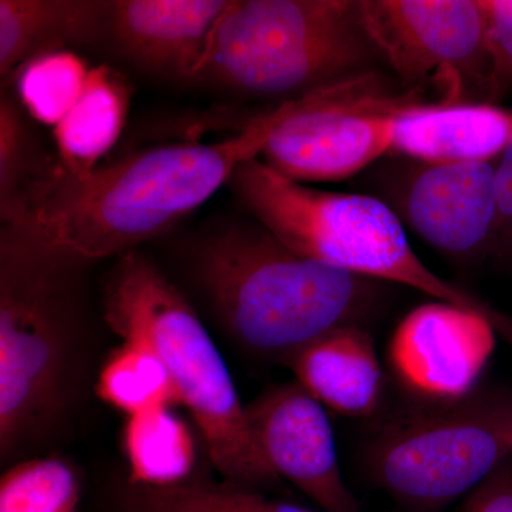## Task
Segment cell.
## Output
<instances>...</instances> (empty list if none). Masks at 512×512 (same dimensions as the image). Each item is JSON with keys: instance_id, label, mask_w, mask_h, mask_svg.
<instances>
[{"instance_id": "obj_1", "label": "cell", "mask_w": 512, "mask_h": 512, "mask_svg": "<svg viewBox=\"0 0 512 512\" xmlns=\"http://www.w3.org/2000/svg\"><path fill=\"white\" fill-rule=\"evenodd\" d=\"M278 117L274 109L217 143L147 148L83 175L45 167L10 224L86 264L126 255L211 200L239 164L259 158Z\"/></svg>"}, {"instance_id": "obj_2", "label": "cell", "mask_w": 512, "mask_h": 512, "mask_svg": "<svg viewBox=\"0 0 512 512\" xmlns=\"http://www.w3.org/2000/svg\"><path fill=\"white\" fill-rule=\"evenodd\" d=\"M195 271L235 340L279 362L330 330L360 325L375 295L370 279L299 254L254 218L211 229Z\"/></svg>"}, {"instance_id": "obj_3", "label": "cell", "mask_w": 512, "mask_h": 512, "mask_svg": "<svg viewBox=\"0 0 512 512\" xmlns=\"http://www.w3.org/2000/svg\"><path fill=\"white\" fill-rule=\"evenodd\" d=\"M103 315L119 338L144 343L160 357L222 481L261 491L282 483L256 447L247 406L220 350L153 262L136 251L120 256L104 288Z\"/></svg>"}, {"instance_id": "obj_4", "label": "cell", "mask_w": 512, "mask_h": 512, "mask_svg": "<svg viewBox=\"0 0 512 512\" xmlns=\"http://www.w3.org/2000/svg\"><path fill=\"white\" fill-rule=\"evenodd\" d=\"M86 262L49 247L25 228L0 234V454L40 439L72 396L77 345L74 272Z\"/></svg>"}, {"instance_id": "obj_5", "label": "cell", "mask_w": 512, "mask_h": 512, "mask_svg": "<svg viewBox=\"0 0 512 512\" xmlns=\"http://www.w3.org/2000/svg\"><path fill=\"white\" fill-rule=\"evenodd\" d=\"M228 185L255 221L299 254L480 313L512 345V318L434 274L413 251L403 222L375 195L316 190L259 158L239 164Z\"/></svg>"}, {"instance_id": "obj_6", "label": "cell", "mask_w": 512, "mask_h": 512, "mask_svg": "<svg viewBox=\"0 0 512 512\" xmlns=\"http://www.w3.org/2000/svg\"><path fill=\"white\" fill-rule=\"evenodd\" d=\"M383 62L353 0H229L192 83L296 99Z\"/></svg>"}, {"instance_id": "obj_7", "label": "cell", "mask_w": 512, "mask_h": 512, "mask_svg": "<svg viewBox=\"0 0 512 512\" xmlns=\"http://www.w3.org/2000/svg\"><path fill=\"white\" fill-rule=\"evenodd\" d=\"M512 393L477 389L384 421L365 448L372 480L396 500L436 510L476 490L511 454Z\"/></svg>"}, {"instance_id": "obj_8", "label": "cell", "mask_w": 512, "mask_h": 512, "mask_svg": "<svg viewBox=\"0 0 512 512\" xmlns=\"http://www.w3.org/2000/svg\"><path fill=\"white\" fill-rule=\"evenodd\" d=\"M417 103L419 89L394 93L377 70L320 87L279 103L259 160L298 183L346 180L390 154L397 114Z\"/></svg>"}, {"instance_id": "obj_9", "label": "cell", "mask_w": 512, "mask_h": 512, "mask_svg": "<svg viewBox=\"0 0 512 512\" xmlns=\"http://www.w3.org/2000/svg\"><path fill=\"white\" fill-rule=\"evenodd\" d=\"M383 63L410 90L436 73L451 103H493L484 0H360Z\"/></svg>"}, {"instance_id": "obj_10", "label": "cell", "mask_w": 512, "mask_h": 512, "mask_svg": "<svg viewBox=\"0 0 512 512\" xmlns=\"http://www.w3.org/2000/svg\"><path fill=\"white\" fill-rule=\"evenodd\" d=\"M383 165L376 178L377 198L426 244L458 262L494 255V161L426 163L402 157Z\"/></svg>"}, {"instance_id": "obj_11", "label": "cell", "mask_w": 512, "mask_h": 512, "mask_svg": "<svg viewBox=\"0 0 512 512\" xmlns=\"http://www.w3.org/2000/svg\"><path fill=\"white\" fill-rule=\"evenodd\" d=\"M497 336L480 313L447 302L424 303L394 330L390 369L421 402H457L478 389Z\"/></svg>"}, {"instance_id": "obj_12", "label": "cell", "mask_w": 512, "mask_h": 512, "mask_svg": "<svg viewBox=\"0 0 512 512\" xmlns=\"http://www.w3.org/2000/svg\"><path fill=\"white\" fill-rule=\"evenodd\" d=\"M256 447L266 466L320 510L359 512L343 480L338 448L325 407L298 382L272 387L247 404Z\"/></svg>"}, {"instance_id": "obj_13", "label": "cell", "mask_w": 512, "mask_h": 512, "mask_svg": "<svg viewBox=\"0 0 512 512\" xmlns=\"http://www.w3.org/2000/svg\"><path fill=\"white\" fill-rule=\"evenodd\" d=\"M229 0H110L106 40L141 72L192 83Z\"/></svg>"}, {"instance_id": "obj_14", "label": "cell", "mask_w": 512, "mask_h": 512, "mask_svg": "<svg viewBox=\"0 0 512 512\" xmlns=\"http://www.w3.org/2000/svg\"><path fill=\"white\" fill-rule=\"evenodd\" d=\"M512 144V111L493 103H417L394 120V156L426 163L498 160Z\"/></svg>"}, {"instance_id": "obj_15", "label": "cell", "mask_w": 512, "mask_h": 512, "mask_svg": "<svg viewBox=\"0 0 512 512\" xmlns=\"http://www.w3.org/2000/svg\"><path fill=\"white\" fill-rule=\"evenodd\" d=\"M325 409L372 416L383 394V373L372 336L360 325L333 329L282 360Z\"/></svg>"}, {"instance_id": "obj_16", "label": "cell", "mask_w": 512, "mask_h": 512, "mask_svg": "<svg viewBox=\"0 0 512 512\" xmlns=\"http://www.w3.org/2000/svg\"><path fill=\"white\" fill-rule=\"evenodd\" d=\"M107 0H0V74L43 53L106 40Z\"/></svg>"}, {"instance_id": "obj_17", "label": "cell", "mask_w": 512, "mask_h": 512, "mask_svg": "<svg viewBox=\"0 0 512 512\" xmlns=\"http://www.w3.org/2000/svg\"><path fill=\"white\" fill-rule=\"evenodd\" d=\"M130 100V87L119 73L92 67L82 97L53 128L60 167L76 175L96 170L123 133Z\"/></svg>"}, {"instance_id": "obj_18", "label": "cell", "mask_w": 512, "mask_h": 512, "mask_svg": "<svg viewBox=\"0 0 512 512\" xmlns=\"http://www.w3.org/2000/svg\"><path fill=\"white\" fill-rule=\"evenodd\" d=\"M128 483L171 487L191 478L195 444L190 429L171 406L128 417L123 431Z\"/></svg>"}, {"instance_id": "obj_19", "label": "cell", "mask_w": 512, "mask_h": 512, "mask_svg": "<svg viewBox=\"0 0 512 512\" xmlns=\"http://www.w3.org/2000/svg\"><path fill=\"white\" fill-rule=\"evenodd\" d=\"M116 505L119 512H326L286 503L255 488L200 478L160 488L127 483Z\"/></svg>"}, {"instance_id": "obj_20", "label": "cell", "mask_w": 512, "mask_h": 512, "mask_svg": "<svg viewBox=\"0 0 512 512\" xmlns=\"http://www.w3.org/2000/svg\"><path fill=\"white\" fill-rule=\"evenodd\" d=\"M97 394L128 417L177 403L167 369L144 343L123 340L97 379Z\"/></svg>"}, {"instance_id": "obj_21", "label": "cell", "mask_w": 512, "mask_h": 512, "mask_svg": "<svg viewBox=\"0 0 512 512\" xmlns=\"http://www.w3.org/2000/svg\"><path fill=\"white\" fill-rule=\"evenodd\" d=\"M90 70L73 50L33 57L16 70L20 104L37 123L55 128L82 97Z\"/></svg>"}, {"instance_id": "obj_22", "label": "cell", "mask_w": 512, "mask_h": 512, "mask_svg": "<svg viewBox=\"0 0 512 512\" xmlns=\"http://www.w3.org/2000/svg\"><path fill=\"white\" fill-rule=\"evenodd\" d=\"M79 476L67 461L37 457L20 461L0 480V512H76Z\"/></svg>"}, {"instance_id": "obj_23", "label": "cell", "mask_w": 512, "mask_h": 512, "mask_svg": "<svg viewBox=\"0 0 512 512\" xmlns=\"http://www.w3.org/2000/svg\"><path fill=\"white\" fill-rule=\"evenodd\" d=\"M35 144L18 101L0 99V215L3 224L15 220L20 200L29 185L42 173Z\"/></svg>"}, {"instance_id": "obj_24", "label": "cell", "mask_w": 512, "mask_h": 512, "mask_svg": "<svg viewBox=\"0 0 512 512\" xmlns=\"http://www.w3.org/2000/svg\"><path fill=\"white\" fill-rule=\"evenodd\" d=\"M493 63L491 101L512 92V0H484Z\"/></svg>"}, {"instance_id": "obj_25", "label": "cell", "mask_w": 512, "mask_h": 512, "mask_svg": "<svg viewBox=\"0 0 512 512\" xmlns=\"http://www.w3.org/2000/svg\"><path fill=\"white\" fill-rule=\"evenodd\" d=\"M456 512H512V456L471 491Z\"/></svg>"}, {"instance_id": "obj_26", "label": "cell", "mask_w": 512, "mask_h": 512, "mask_svg": "<svg viewBox=\"0 0 512 512\" xmlns=\"http://www.w3.org/2000/svg\"><path fill=\"white\" fill-rule=\"evenodd\" d=\"M498 195V229L494 255L512 265V144L495 165Z\"/></svg>"}, {"instance_id": "obj_27", "label": "cell", "mask_w": 512, "mask_h": 512, "mask_svg": "<svg viewBox=\"0 0 512 512\" xmlns=\"http://www.w3.org/2000/svg\"><path fill=\"white\" fill-rule=\"evenodd\" d=\"M511 454H512V436H511Z\"/></svg>"}]
</instances>
